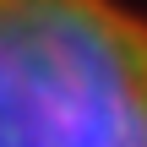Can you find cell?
I'll return each instance as SVG.
<instances>
[{
	"label": "cell",
	"mask_w": 147,
	"mask_h": 147,
	"mask_svg": "<svg viewBox=\"0 0 147 147\" xmlns=\"http://www.w3.org/2000/svg\"><path fill=\"white\" fill-rule=\"evenodd\" d=\"M0 147H147V16L0 0Z\"/></svg>",
	"instance_id": "1"
}]
</instances>
